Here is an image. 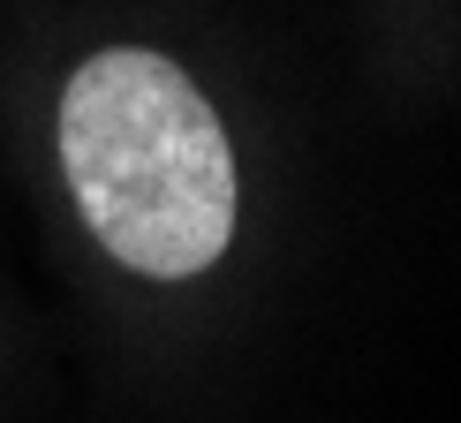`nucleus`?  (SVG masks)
Instances as JSON below:
<instances>
[{
	"instance_id": "nucleus-1",
	"label": "nucleus",
	"mask_w": 461,
	"mask_h": 423,
	"mask_svg": "<svg viewBox=\"0 0 461 423\" xmlns=\"http://www.w3.org/2000/svg\"><path fill=\"white\" fill-rule=\"evenodd\" d=\"M53 159L91 242L137 280H197L235 242V137L167 46H91L53 91Z\"/></svg>"
}]
</instances>
